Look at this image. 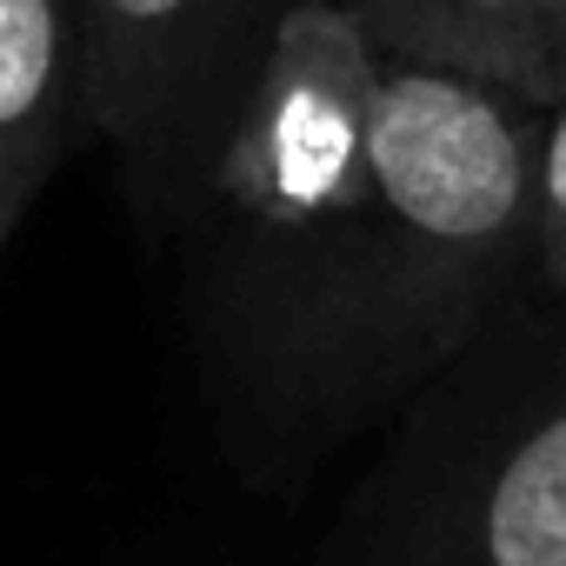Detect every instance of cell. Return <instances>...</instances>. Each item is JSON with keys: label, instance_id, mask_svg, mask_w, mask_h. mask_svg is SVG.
Masks as SVG:
<instances>
[{"label": "cell", "instance_id": "5", "mask_svg": "<svg viewBox=\"0 0 566 566\" xmlns=\"http://www.w3.org/2000/svg\"><path fill=\"white\" fill-rule=\"evenodd\" d=\"M380 61L453 67L493 87H513L539 107L566 94L553 54L546 0H340Z\"/></svg>", "mask_w": 566, "mask_h": 566}, {"label": "cell", "instance_id": "8", "mask_svg": "<svg viewBox=\"0 0 566 566\" xmlns=\"http://www.w3.org/2000/svg\"><path fill=\"white\" fill-rule=\"evenodd\" d=\"M28 207H34V193H28V187H8V180H0V240L21 227V213H28Z\"/></svg>", "mask_w": 566, "mask_h": 566}, {"label": "cell", "instance_id": "1", "mask_svg": "<svg viewBox=\"0 0 566 566\" xmlns=\"http://www.w3.org/2000/svg\"><path fill=\"white\" fill-rule=\"evenodd\" d=\"M374 67L340 0H287L200 193L220 213V301L247 360L294 394H347L374 266Z\"/></svg>", "mask_w": 566, "mask_h": 566}, {"label": "cell", "instance_id": "2", "mask_svg": "<svg viewBox=\"0 0 566 566\" xmlns=\"http://www.w3.org/2000/svg\"><path fill=\"white\" fill-rule=\"evenodd\" d=\"M546 107L420 61L374 67V266L347 394L433 374L533 260V167Z\"/></svg>", "mask_w": 566, "mask_h": 566}, {"label": "cell", "instance_id": "6", "mask_svg": "<svg viewBox=\"0 0 566 566\" xmlns=\"http://www.w3.org/2000/svg\"><path fill=\"white\" fill-rule=\"evenodd\" d=\"M81 0H0V180L41 193L87 127Z\"/></svg>", "mask_w": 566, "mask_h": 566}, {"label": "cell", "instance_id": "9", "mask_svg": "<svg viewBox=\"0 0 566 566\" xmlns=\"http://www.w3.org/2000/svg\"><path fill=\"white\" fill-rule=\"evenodd\" d=\"M546 28H553V54L566 67V0H546Z\"/></svg>", "mask_w": 566, "mask_h": 566}, {"label": "cell", "instance_id": "3", "mask_svg": "<svg viewBox=\"0 0 566 566\" xmlns=\"http://www.w3.org/2000/svg\"><path fill=\"white\" fill-rule=\"evenodd\" d=\"M287 0H81L87 127L147 167H200L233 127Z\"/></svg>", "mask_w": 566, "mask_h": 566}, {"label": "cell", "instance_id": "4", "mask_svg": "<svg viewBox=\"0 0 566 566\" xmlns=\"http://www.w3.org/2000/svg\"><path fill=\"white\" fill-rule=\"evenodd\" d=\"M400 566H566V367L433 486Z\"/></svg>", "mask_w": 566, "mask_h": 566}, {"label": "cell", "instance_id": "7", "mask_svg": "<svg viewBox=\"0 0 566 566\" xmlns=\"http://www.w3.org/2000/svg\"><path fill=\"white\" fill-rule=\"evenodd\" d=\"M533 266L566 301V94L539 120V167H533Z\"/></svg>", "mask_w": 566, "mask_h": 566}]
</instances>
